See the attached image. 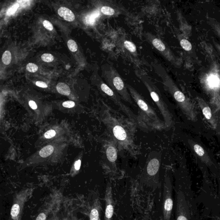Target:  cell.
Wrapping results in <instances>:
<instances>
[{"label":"cell","instance_id":"5","mask_svg":"<svg viewBox=\"0 0 220 220\" xmlns=\"http://www.w3.org/2000/svg\"><path fill=\"white\" fill-rule=\"evenodd\" d=\"M172 186L169 179H165L164 184L163 201V213L164 220H171L173 207Z\"/></svg>","mask_w":220,"mask_h":220},{"label":"cell","instance_id":"12","mask_svg":"<svg viewBox=\"0 0 220 220\" xmlns=\"http://www.w3.org/2000/svg\"><path fill=\"white\" fill-rule=\"evenodd\" d=\"M113 133L115 137L120 141H124L127 137L126 132L121 126H114L113 128Z\"/></svg>","mask_w":220,"mask_h":220},{"label":"cell","instance_id":"9","mask_svg":"<svg viewBox=\"0 0 220 220\" xmlns=\"http://www.w3.org/2000/svg\"><path fill=\"white\" fill-rule=\"evenodd\" d=\"M58 13L61 17L68 22H72L75 19V15L72 11L65 7H61L58 11Z\"/></svg>","mask_w":220,"mask_h":220},{"label":"cell","instance_id":"11","mask_svg":"<svg viewBox=\"0 0 220 220\" xmlns=\"http://www.w3.org/2000/svg\"><path fill=\"white\" fill-rule=\"evenodd\" d=\"M101 88L103 92H104L105 94H107L108 96H109L111 97L112 98L113 100L114 101H116V103H118V104L121 106L122 108L123 107V104L121 103V101L119 100V98L117 97V96L114 94V92L113 91L112 89L111 88L106 84L104 83H102L101 85Z\"/></svg>","mask_w":220,"mask_h":220},{"label":"cell","instance_id":"18","mask_svg":"<svg viewBox=\"0 0 220 220\" xmlns=\"http://www.w3.org/2000/svg\"><path fill=\"white\" fill-rule=\"evenodd\" d=\"M20 208L17 203L13 204L11 210V216L13 218H16L18 217L20 213Z\"/></svg>","mask_w":220,"mask_h":220},{"label":"cell","instance_id":"7","mask_svg":"<svg viewBox=\"0 0 220 220\" xmlns=\"http://www.w3.org/2000/svg\"><path fill=\"white\" fill-rule=\"evenodd\" d=\"M152 43L153 47L157 49L160 52L164 55L168 60L170 61L173 59V56L170 51L166 50L165 44L163 42L158 38L153 39L152 40Z\"/></svg>","mask_w":220,"mask_h":220},{"label":"cell","instance_id":"24","mask_svg":"<svg viewBox=\"0 0 220 220\" xmlns=\"http://www.w3.org/2000/svg\"><path fill=\"white\" fill-rule=\"evenodd\" d=\"M41 59L43 61L46 62H52L54 60V57L52 54L49 53H44L41 55Z\"/></svg>","mask_w":220,"mask_h":220},{"label":"cell","instance_id":"32","mask_svg":"<svg viewBox=\"0 0 220 220\" xmlns=\"http://www.w3.org/2000/svg\"><path fill=\"white\" fill-rule=\"evenodd\" d=\"M36 85L40 87L43 88H46L48 87V85L42 81H37L36 82Z\"/></svg>","mask_w":220,"mask_h":220},{"label":"cell","instance_id":"28","mask_svg":"<svg viewBox=\"0 0 220 220\" xmlns=\"http://www.w3.org/2000/svg\"><path fill=\"white\" fill-rule=\"evenodd\" d=\"M43 26L46 29L49 31H52L53 29V27L51 23L48 20H44L43 22Z\"/></svg>","mask_w":220,"mask_h":220},{"label":"cell","instance_id":"15","mask_svg":"<svg viewBox=\"0 0 220 220\" xmlns=\"http://www.w3.org/2000/svg\"><path fill=\"white\" fill-rule=\"evenodd\" d=\"M100 15L99 11H95L92 13L87 16L85 18L86 23L87 24L93 25L96 21V18H98Z\"/></svg>","mask_w":220,"mask_h":220},{"label":"cell","instance_id":"17","mask_svg":"<svg viewBox=\"0 0 220 220\" xmlns=\"http://www.w3.org/2000/svg\"><path fill=\"white\" fill-rule=\"evenodd\" d=\"M2 60L5 65L10 64L11 61V53L9 51H6L3 53L2 57Z\"/></svg>","mask_w":220,"mask_h":220},{"label":"cell","instance_id":"3","mask_svg":"<svg viewBox=\"0 0 220 220\" xmlns=\"http://www.w3.org/2000/svg\"><path fill=\"white\" fill-rule=\"evenodd\" d=\"M107 81L111 87L118 92L123 99L128 102L131 103V99L122 79L118 74L113 68L107 70Z\"/></svg>","mask_w":220,"mask_h":220},{"label":"cell","instance_id":"14","mask_svg":"<svg viewBox=\"0 0 220 220\" xmlns=\"http://www.w3.org/2000/svg\"><path fill=\"white\" fill-rule=\"evenodd\" d=\"M56 88L57 91L59 93L65 96H68L71 92L70 88L65 83H59L56 86Z\"/></svg>","mask_w":220,"mask_h":220},{"label":"cell","instance_id":"20","mask_svg":"<svg viewBox=\"0 0 220 220\" xmlns=\"http://www.w3.org/2000/svg\"><path fill=\"white\" fill-rule=\"evenodd\" d=\"M101 12L104 15L112 16L115 13V11L113 8L108 6H103L101 8Z\"/></svg>","mask_w":220,"mask_h":220},{"label":"cell","instance_id":"31","mask_svg":"<svg viewBox=\"0 0 220 220\" xmlns=\"http://www.w3.org/2000/svg\"><path fill=\"white\" fill-rule=\"evenodd\" d=\"M212 26L214 28L215 31H216L219 35L220 37V26L219 24H218L217 23H212L211 24Z\"/></svg>","mask_w":220,"mask_h":220},{"label":"cell","instance_id":"6","mask_svg":"<svg viewBox=\"0 0 220 220\" xmlns=\"http://www.w3.org/2000/svg\"><path fill=\"white\" fill-rule=\"evenodd\" d=\"M105 210L104 220H112L114 211V201L113 197L112 190L110 184L106 187L104 197Z\"/></svg>","mask_w":220,"mask_h":220},{"label":"cell","instance_id":"4","mask_svg":"<svg viewBox=\"0 0 220 220\" xmlns=\"http://www.w3.org/2000/svg\"><path fill=\"white\" fill-rule=\"evenodd\" d=\"M126 87L129 90L133 99L136 102L141 111L144 113V114H145L147 118L153 121L156 124H158L161 125L162 122L159 119L158 116L153 109L150 108V106H149L148 104L144 100L140 94L131 86L126 84Z\"/></svg>","mask_w":220,"mask_h":220},{"label":"cell","instance_id":"25","mask_svg":"<svg viewBox=\"0 0 220 220\" xmlns=\"http://www.w3.org/2000/svg\"><path fill=\"white\" fill-rule=\"evenodd\" d=\"M202 112H203V115L207 119L210 120L211 119L212 114H211L210 109L209 107L207 106V107H204L202 109Z\"/></svg>","mask_w":220,"mask_h":220},{"label":"cell","instance_id":"35","mask_svg":"<svg viewBox=\"0 0 220 220\" xmlns=\"http://www.w3.org/2000/svg\"><path fill=\"white\" fill-rule=\"evenodd\" d=\"M29 105L32 109L35 110L37 109V105L35 102L33 101H30L29 102Z\"/></svg>","mask_w":220,"mask_h":220},{"label":"cell","instance_id":"33","mask_svg":"<svg viewBox=\"0 0 220 220\" xmlns=\"http://www.w3.org/2000/svg\"><path fill=\"white\" fill-rule=\"evenodd\" d=\"M18 2L20 3L23 6H26L30 5V1H18Z\"/></svg>","mask_w":220,"mask_h":220},{"label":"cell","instance_id":"1","mask_svg":"<svg viewBox=\"0 0 220 220\" xmlns=\"http://www.w3.org/2000/svg\"><path fill=\"white\" fill-rule=\"evenodd\" d=\"M176 195V220H193V202L189 195L178 190Z\"/></svg>","mask_w":220,"mask_h":220},{"label":"cell","instance_id":"10","mask_svg":"<svg viewBox=\"0 0 220 220\" xmlns=\"http://www.w3.org/2000/svg\"><path fill=\"white\" fill-rule=\"evenodd\" d=\"M160 162L157 159L151 160L147 166V172L149 175L153 176L157 174L160 168Z\"/></svg>","mask_w":220,"mask_h":220},{"label":"cell","instance_id":"23","mask_svg":"<svg viewBox=\"0 0 220 220\" xmlns=\"http://www.w3.org/2000/svg\"><path fill=\"white\" fill-rule=\"evenodd\" d=\"M38 66L33 63H29L26 65L27 70L31 73L35 72L38 71Z\"/></svg>","mask_w":220,"mask_h":220},{"label":"cell","instance_id":"16","mask_svg":"<svg viewBox=\"0 0 220 220\" xmlns=\"http://www.w3.org/2000/svg\"><path fill=\"white\" fill-rule=\"evenodd\" d=\"M54 148L51 145L44 147L40 151V155L42 158H47L53 153Z\"/></svg>","mask_w":220,"mask_h":220},{"label":"cell","instance_id":"30","mask_svg":"<svg viewBox=\"0 0 220 220\" xmlns=\"http://www.w3.org/2000/svg\"><path fill=\"white\" fill-rule=\"evenodd\" d=\"M62 105L63 107L67 108H72L75 106V103L72 101H65L63 103Z\"/></svg>","mask_w":220,"mask_h":220},{"label":"cell","instance_id":"26","mask_svg":"<svg viewBox=\"0 0 220 220\" xmlns=\"http://www.w3.org/2000/svg\"><path fill=\"white\" fill-rule=\"evenodd\" d=\"M194 150L195 151L197 154L200 157H202L205 154L204 149L199 145H196L194 146Z\"/></svg>","mask_w":220,"mask_h":220},{"label":"cell","instance_id":"13","mask_svg":"<svg viewBox=\"0 0 220 220\" xmlns=\"http://www.w3.org/2000/svg\"><path fill=\"white\" fill-rule=\"evenodd\" d=\"M107 158L111 162H114L117 159V152L115 148L113 146L108 147L106 150Z\"/></svg>","mask_w":220,"mask_h":220},{"label":"cell","instance_id":"22","mask_svg":"<svg viewBox=\"0 0 220 220\" xmlns=\"http://www.w3.org/2000/svg\"><path fill=\"white\" fill-rule=\"evenodd\" d=\"M67 47L70 51L72 52H75L76 51L78 48L77 44L75 41L72 40H70L67 41Z\"/></svg>","mask_w":220,"mask_h":220},{"label":"cell","instance_id":"36","mask_svg":"<svg viewBox=\"0 0 220 220\" xmlns=\"http://www.w3.org/2000/svg\"><path fill=\"white\" fill-rule=\"evenodd\" d=\"M80 165H81V161L80 160H78L77 161L75 164V169L77 170H78L79 169H80Z\"/></svg>","mask_w":220,"mask_h":220},{"label":"cell","instance_id":"19","mask_svg":"<svg viewBox=\"0 0 220 220\" xmlns=\"http://www.w3.org/2000/svg\"><path fill=\"white\" fill-rule=\"evenodd\" d=\"M180 45L185 50L189 51L192 48V44L187 40L183 39L180 41Z\"/></svg>","mask_w":220,"mask_h":220},{"label":"cell","instance_id":"29","mask_svg":"<svg viewBox=\"0 0 220 220\" xmlns=\"http://www.w3.org/2000/svg\"><path fill=\"white\" fill-rule=\"evenodd\" d=\"M56 134V133L54 130H50L48 131H47L45 134L44 136L46 138H50L53 137Z\"/></svg>","mask_w":220,"mask_h":220},{"label":"cell","instance_id":"2","mask_svg":"<svg viewBox=\"0 0 220 220\" xmlns=\"http://www.w3.org/2000/svg\"><path fill=\"white\" fill-rule=\"evenodd\" d=\"M142 81L149 91L152 99L156 103L161 113L166 125H170L171 122V115L168 110L167 105L163 99L159 90L155 86L153 85V84L148 81L147 79L143 78Z\"/></svg>","mask_w":220,"mask_h":220},{"label":"cell","instance_id":"8","mask_svg":"<svg viewBox=\"0 0 220 220\" xmlns=\"http://www.w3.org/2000/svg\"><path fill=\"white\" fill-rule=\"evenodd\" d=\"M101 205L98 199H96L93 203L92 209L89 215L90 220H100L101 212Z\"/></svg>","mask_w":220,"mask_h":220},{"label":"cell","instance_id":"34","mask_svg":"<svg viewBox=\"0 0 220 220\" xmlns=\"http://www.w3.org/2000/svg\"><path fill=\"white\" fill-rule=\"evenodd\" d=\"M46 214L43 213H40L38 217H37L36 220H46Z\"/></svg>","mask_w":220,"mask_h":220},{"label":"cell","instance_id":"37","mask_svg":"<svg viewBox=\"0 0 220 220\" xmlns=\"http://www.w3.org/2000/svg\"><path fill=\"white\" fill-rule=\"evenodd\" d=\"M214 44H215V47H216V48H217V49H218V50H219V51L220 53V44L215 42H214Z\"/></svg>","mask_w":220,"mask_h":220},{"label":"cell","instance_id":"21","mask_svg":"<svg viewBox=\"0 0 220 220\" xmlns=\"http://www.w3.org/2000/svg\"><path fill=\"white\" fill-rule=\"evenodd\" d=\"M126 48L131 53H135L136 51V48L134 44L128 40H126L124 43Z\"/></svg>","mask_w":220,"mask_h":220},{"label":"cell","instance_id":"27","mask_svg":"<svg viewBox=\"0 0 220 220\" xmlns=\"http://www.w3.org/2000/svg\"><path fill=\"white\" fill-rule=\"evenodd\" d=\"M19 6V4L18 3L14 5H13L11 7L8 9L7 11V13H6V14L7 15L10 16L12 15L15 13L17 11V9Z\"/></svg>","mask_w":220,"mask_h":220}]
</instances>
